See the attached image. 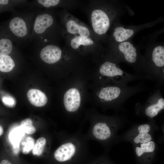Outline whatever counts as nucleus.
I'll use <instances>...</instances> for the list:
<instances>
[{"instance_id": "obj_23", "label": "nucleus", "mask_w": 164, "mask_h": 164, "mask_svg": "<svg viewBox=\"0 0 164 164\" xmlns=\"http://www.w3.org/2000/svg\"><path fill=\"white\" fill-rule=\"evenodd\" d=\"M2 101L5 104L9 106H13L14 104L13 99L9 97H4L2 99Z\"/></svg>"}, {"instance_id": "obj_25", "label": "nucleus", "mask_w": 164, "mask_h": 164, "mask_svg": "<svg viewBox=\"0 0 164 164\" xmlns=\"http://www.w3.org/2000/svg\"><path fill=\"white\" fill-rule=\"evenodd\" d=\"M0 164H12L9 161L7 160L4 159L2 161Z\"/></svg>"}, {"instance_id": "obj_27", "label": "nucleus", "mask_w": 164, "mask_h": 164, "mask_svg": "<svg viewBox=\"0 0 164 164\" xmlns=\"http://www.w3.org/2000/svg\"><path fill=\"white\" fill-rule=\"evenodd\" d=\"M3 133V129L2 127L0 125V136Z\"/></svg>"}, {"instance_id": "obj_2", "label": "nucleus", "mask_w": 164, "mask_h": 164, "mask_svg": "<svg viewBox=\"0 0 164 164\" xmlns=\"http://www.w3.org/2000/svg\"><path fill=\"white\" fill-rule=\"evenodd\" d=\"M84 136L79 135L70 136L55 150V159L61 162H65L72 159L81 152L86 151Z\"/></svg>"}, {"instance_id": "obj_7", "label": "nucleus", "mask_w": 164, "mask_h": 164, "mask_svg": "<svg viewBox=\"0 0 164 164\" xmlns=\"http://www.w3.org/2000/svg\"><path fill=\"white\" fill-rule=\"evenodd\" d=\"M42 48L39 56L41 59L44 62L49 64H54L58 62L61 59L62 51L58 46L49 44Z\"/></svg>"}, {"instance_id": "obj_9", "label": "nucleus", "mask_w": 164, "mask_h": 164, "mask_svg": "<svg viewBox=\"0 0 164 164\" xmlns=\"http://www.w3.org/2000/svg\"><path fill=\"white\" fill-rule=\"evenodd\" d=\"M120 52L123 54V58L127 62L134 65L137 63L138 55L136 48L129 42L121 43L119 45Z\"/></svg>"}, {"instance_id": "obj_6", "label": "nucleus", "mask_w": 164, "mask_h": 164, "mask_svg": "<svg viewBox=\"0 0 164 164\" xmlns=\"http://www.w3.org/2000/svg\"><path fill=\"white\" fill-rule=\"evenodd\" d=\"M92 27L94 32L101 35L106 33L110 25L109 18L103 10L96 9L92 12L91 16Z\"/></svg>"}, {"instance_id": "obj_20", "label": "nucleus", "mask_w": 164, "mask_h": 164, "mask_svg": "<svg viewBox=\"0 0 164 164\" xmlns=\"http://www.w3.org/2000/svg\"><path fill=\"white\" fill-rule=\"evenodd\" d=\"M25 141L22 143L23 146L22 151L23 153L27 154L33 149L35 145V140L33 138L29 136L26 138Z\"/></svg>"}, {"instance_id": "obj_4", "label": "nucleus", "mask_w": 164, "mask_h": 164, "mask_svg": "<svg viewBox=\"0 0 164 164\" xmlns=\"http://www.w3.org/2000/svg\"><path fill=\"white\" fill-rule=\"evenodd\" d=\"M54 22L53 17L50 13H37L34 18L30 41H34L38 46L42 45L45 34Z\"/></svg>"}, {"instance_id": "obj_16", "label": "nucleus", "mask_w": 164, "mask_h": 164, "mask_svg": "<svg viewBox=\"0 0 164 164\" xmlns=\"http://www.w3.org/2000/svg\"><path fill=\"white\" fill-rule=\"evenodd\" d=\"M93 43L94 41L90 38L79 36L72 38L70 41V44L72 48L77 49L80 45L89 46L93 44Z\"/></svg>"}, {"instance_id": "obj_17", "label": "nucleus", "mask_w": 164, "mask_h": 164, "mask_svg": "<svg viewBox=\"0 0 164 164\" xmlns=\"http://www.w3.org/2000/svg\"><path fill=\"white\" fill-rule=\"evenodd\" d=\"M155 149V144L151 141L147 142L142 143L140 146H137L135 149V152L137 156L140 157L145 153L152 152Z\"/></svg>"}, {"instance_id": "obj_13", "label": "nucleus", "mask_w": 164, "mask_h": 164, "mask_svg": "<svg viewBox=\"0 0 164 164\" xmlns=\"http://www.w3.org/2000/svg\"><path fill=\"white\" fill-rule=\"evenodd\" d=\"M133 30L130 29H125L119 26L116 28L113 34L115 40L117 42H121L126 40L133 34Z\"/></svg>"}, {"instance_id": "obj_12", "label": "nucleus", "mask_w": 164, "mask_h": 164, "mask_svg": "<svg viewBox=\"0 0 164 164\" xmlns=\"http://www.w3.org/2000/svg\"><path fill=\"white\" fill-rule=\"evenodd\" d=\"M151 128L148 124H144L140 125L138 128L139 134L134 139L136 144L144 143L151 141V135L149 133Z\"/></svg>"}, {"instance_id": "obj_3", "label": "nucleus", "mask_w": 164, "mask_h": 164, "mask_svg": "<svg viewBox=\"0 0 164 164\" xmlns=\"http://www.w3.org/2000/svg\"><path fill=\"white\" fill-rule=\"evenodd\" d=\"M117 118H101L90 125L85 138H92L101 141L110 139L115 130Z\"/></svg>"}, {"instance_id": "obj_15", "label": "nucleus", "mask_w": 164, "mask_h": 164, "mask_svg": "<svg viewBox=\"0 0 164 164\" xmlns=\"http://www.w3.org/2000/svg\"><path fill=\"white\" fill-rule=\"evenodd\" d=\"M15 42L11 39L4 38L0 39V55H9L15 48Z\"/></svg>"}, {"instance_id": "obj_22", "label": "nucleus", "mask_w": 164, "mask_h": 164, "mask_svg": "<svg viewBox=\"0 0 164 164\" xmlns=\"http://www.w3.org/2000/svg\"><path fill=\"white\" fill-rule=\"evenodd\" d=\"M24 133L20 129L19 130H17L14 131L11 134V140L14 145H18V143H19Z\"/></svg>"}, {"instance_id": "obj_5", "label": "nucleus", "mask_w": 164, "mask_h": 164, "mask_svg": "<svg viewBox=\"0 0 164 164\" xmlns=\"http://www.w3.org/2000/svg\"><path fill=\"white\" fill-rule=\"evenodd\" d=\"M145 115L150 118L156 116L164 108V99L159 87L149 97L142 106Z\"/></svg>"}, {"instance_id": "obj_18", "label": "nucleus", "mask_w": 164, "mask_h": 164, "mask_svg": "<svg viewBox=\"0 0 164 164\" xmlns=\"http://www.w3.org/2000/svg\"><path fill=\"white\" fill-rule=\"evenodd\" d=\"M20 129L24 133L28 135L34 133L36 131L35 128L33 125V122L30 118H27L21 121Z\"/></svg>"}, {"instance_id": "obj_10", "label": "nucleus", "mask_w": 164, "mask_h": 164, "mask_svg": "<svg viewBox=\"0 0 164 164\" xmlns=\"http://www.w3.org/2000/svg\"><path fill=\"white\" fill-rule=\"evenodd\" d=\"M27 96L30 103L36 107L44 106L48 101V98L45 94L38 89H30L27 92Z\"/></svg>"}, {"instance_id": "obj_21", "label": "nucleus", "mask_w": 164, "mask_h": 164, "mask_svg": "<svg viewBox=\"0 0 164 164\" xmlns=\"http://www.w3.org/2000/svg\"><path fill=\"white\" fill-rule=\"evenodd\" d=\"M60 1L59 0H38L35 1L34 4L37 6L49 8L57 6Z\"/></svg>"}, {"instance_id": "obj_26", "label": "nucleus", "mask_w": 164, "mask_h": 164, "mask_svg": "<svg viewBox=\"0 0 164 164\" xmlns=\"http://www.w3.org/2000/svg\"><path fill=\"white\" fill-rule=\"evenodd\" d=\"M92 164H107L103 161H98Z\"/></svg>"}, {"instance_id": "obj_24", "label": "nucleus", "mask_w": 164, "mask_h": 164, "mask_svg": "<svg viewBox=\"0 0 164 164\" xmlns=\"http://www.w3.org/2000/svg\"><path fill=\"white\" fill-rule=\"evenodd\" d=\"M9 1L8 0H0V5H6L9 4Z\"/></svg>"}, {"instance_id": "obj_14", "label": "nucleus", "mask_w": 164, "mask_h": 164, "mask_svg": "<svg viewBox=\"0 0 164 164\" xmlns=\"http://www.w3.org/2000/svg\"><path fill=\"white\" fill-rule=\"evenodd\" d=\"M15 66V63L9 55H0V71L8 72L12 71Z\"/></svg>"}, {"instance_id": "obj_8", "label": "nucleus", "mask_w": 164, "mask_h": 164, "mask_svg": "<svg viewBox=\"0 0 164 164\" xmlns=\"http://www.w3.org/2000/svg\"><path fill=\"white\" fill-rule=\"evenodd\" d=\"M81 98L78 90L74 88H71L65 93L63 103L65 108L69 112L77 111L80 105Z\"/></svg>"}, {"instance_id": "obj_1", "label": "nucleus", "mask_w": 164, "mask_h": 164, "mask_svg": "<svg viewBox=\"0 0 164 164\" xmlns=\"http://www.w3.org/2000/svg\"><path fill=\"white\" fill-rule=\"evenodd\" d=\"M34 15V13L17 14L11 19L8 27L15 42L30 40Z\"/></svg>"}, {"instance_id": "obj_11", "label": "nucleus", "mask_w": 164, "mask_h": 164, "mask_svg": "<svg viewBox=\"0 0 164 164\" xmlns=\"http://www.w3.org/2000/svg\"><path fill=\"white\" fill-rule=\"evenodd\" d=\"M66 26L68 32L70 34H78L80 36L86 37H89L90 35V30L87 27L79 25L73 20L68 21Z\"/></svg>"}, {"instance_id": "obj_19", "label": "nucleus", "mask_w": 164, "mask_h": 164, "mask_svg": "<svg viewBox=\"0 0 164 164\" xmlns=\"http://www.w3.org/2000/svg\"><path fill=\"white\" fill-rule=\"evenodd\" d=\"M46 143V139L44 137H41L38 139L32 150V154L37 156L41 155L43 152Z\"/></svg>"}]
</instances>
